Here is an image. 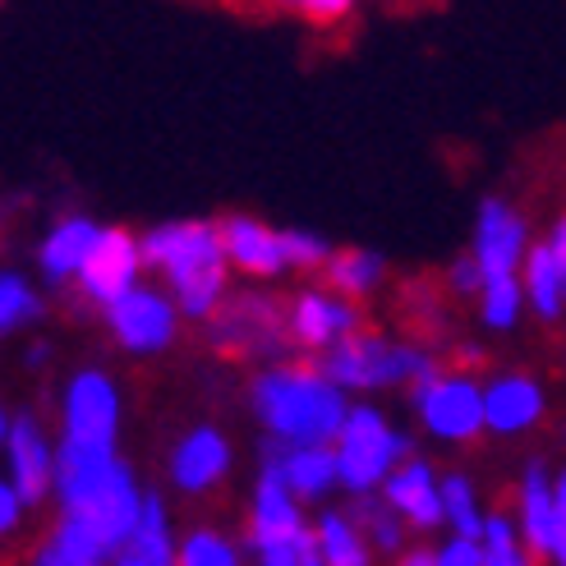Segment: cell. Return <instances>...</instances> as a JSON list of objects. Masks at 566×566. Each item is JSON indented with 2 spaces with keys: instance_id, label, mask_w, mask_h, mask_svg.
<instances>
[{
  "instance_id": "obj_26",
  "label": "cell",
  "mask_w": 566,
  "mask_h": 566,
  "mask_svg": "<svg viewBox=\"0 0 566 566\" xmlns=\"http://www.w3.org/2000/svg\"><path fill=\"white\" fill-rule=\"evenodd\" d=\"M346 516L355 521V530L364 534V544L387 553V557H406V525L396 521V512L382 502V497H350Z\"/></svg>"
},
{
  "instance_id": "obj_13",
  "label": "cell",
  "mask_w": 566,
  "mask_h": 566,
  "mask_svg": "<svg viewBox=\"0 0 566 566\" xmlns=\"http://www.w3.org/2000/svg\"><path fill=\"white\" fill-rule=\"evenodd\" d=\"M231 461H235L231 438H226L217 423H193V429H185L176 438L171 457H166V479H171L176 493L203 497L231 474Z\"/></svg>"
},
{
  "instance_id": "obj_14",
  "label": "cell",
  "mask_w": 566,
  "mask_h": 566,
  "mask_svg": "<svg viewBox=\"0 0 566 566\" xmlns=\"http://www.w3.org/2000/svg\"><path fill=\"white\" fill-rule=\"evenodd\" d=\"M474 263L484 272V281H502V276H521L525 253H530V221L506 208L502 198H484V208L474 217Z\"/></svg>"
},
{
  "instance_id": "obj_33",
  "label": "cell",
  "mask_w": 566,
  "mask_h": 566,
  "mask_svg": "<svg viewBox=\"0 0 566 566\" xmlns=\"http://www.w3.org/2000/svg\"><path fill=\"white\" fill-rule=\"evenodd\" d=\"M253 566H323V553H318L314 530H308L304 539H295V544H281V548L253 553Z\"/></svg>"
},
{
  "instance_id": "obj_1",
  "label": "cell",
  "mask_w": 566,
  "mask_h": 566,
  "mask_svg": "<svg viewBox=\"0 0 566 566\" xmlns=\"http://www.w3.org/2000/svg\"><path fill=\"white\" fill-rule=\"evenodd\" d=\"M249 406L268 438L281 447H336L350 419L346 391L327 382L314 359L259 369L249 382Z\"/></svg>"
},
{
  "instance_id": "obj_39",
  "label": "cell",
  "mask_w": 566,
  "mask_h": 566,
  "mask_svg": "<svg viewBox=\"0 0 566 566\" xmlns=\"http://www.w3.org/2000/svg\"><path fill=\"white\" fill-rule=\"evenodd\" d=\"M553 497H557V521H562V530H566V470L553 474Z\"/></svg>"
},
{
  "instance_id": "obj_31",
  "label": "cell",
  "mask_w": 566,
  "mask_h": 566,
  "mask_svg": "<svg viewBox=\"0 0 566 566\" xmlns=\"http://www.w3.org/2000/svg\"><path fill=\"white\" fill-rule=\"evenodd\" d=\"M525 314V286L521 276H502V281H484V291H479V318L484 327L493 332H512Z\"/></svg>"
},
{
  "instance_id": "obj_12",
  "label": "cell",
  "mask_w": 566,
  "mask_h": 566,
  "mask_svg": "<svg viewBox=\"0 0 566 566\" xmlns=\"http://www.w3.org/2000/svg\"><path fill=\"white\" fill-rule=\"evenodd\" d=\"M314 530L304 521V502H295V493L281 484V474L272 465H259V484L249 497V525H244V553H263V548H281L295 544Z\"/></svg>"
},
{
  "instance_id": "obj_4",
  "label": "cell",
  "mask_w": 566,
  "mask_h": 566,
  "mask_svg": "<svg viewBox=\"0 0 566 566\" xmlns=\"http://www.w3.org/2000/svg\"><path fill=\"white\" fill-rule=\"evenodd\" d=\"M332 451H336V479H342L350 497H369L374 489L387 484L396 465L419 457L415 438L391 429V419L378 406H350V419Z\"/></svg>"
},
{
  "instance_id": "obj_11",
  "label": "cell",
  "mask_w": 566,
  "mask_h": 566,
  "mask_svg": "<svg viewBox=\"0 0 566 566\" xmlns=\"http://www.w3.org/2000/svg\"><path fill=\"white\" fill-rule=\"evenodd\" d=\"M6 461H10V484L23 497L28 512L46 506L55 497V438H46L42 419L33 410H19L10 423V442H6Z\"/></svg>"
},
{
  "instance_id": "obj_19",
  "label": "cell",
  "mask_w": 566,
  "mask_h": 566,
  "mask_svg": "<svg viewBox=\"0 0 566 566\" xmlns=\"http://www.w3.org/2000/svg\"><path fill=\"white\" fill-rule=\"evenodd\" d=\"M263 465H272L281 474V484L295 493V502H318L342 484V479H336V451L332 447H281L268 438Z\"/></svg>"
},
{
  "instance_id": "obj_18",
  "label": "cell",
  "mask_w": 566,
  "mask_h": 566,
  "mask_svg": "<svg viewBox=\"0 0 566 566\" xmlns=\"http://www.w3.org/2000/svg\"><path fill=\"white\" fill-rule=\"evenodd\" d=\"M516 525H521V539L534 557H548L557 553V544L566 539V530L557 521V497H553V470L544 461H530L521 470V489H516Z\"/></svg>"
},
{
  "instance_id": "obj_35",
  "label": "cell",
  "mask_w": 566,
  "mask_h": 566,
  "mask_svg": "<svg viewBox=\"0 0 566 566\" xmlns=\"http://www.w3.org/2000/svg\"><path fill=\"white\" fill-rule=\"evenodd\" d=\"M23 516H28L23 497L14 493V484H10V479H0V544H6V539H14V534L23 530Z\"/></svg>"
},
{
  "instance_id": "obj_17",
  "label": "cell",
  "mask_w": 566,
  "mask_h": 566,
  "mask_svg": "<svg viewBox=\"0 0 566 566\" xmlns=\"http://www.w3.org/2000/svg\"><path fill=\"white\" fill-rule=\"evenodd\" d=\"M548 396L534 374H497L484 382V429L497 438H521L544 419Z\"/></svg>"
},
{
  "instance_id": "obj_41",
  "label": "cell",
  "mask_w": 566,
  "mask_h": 566,
  "mask_svg": "<svg viewBox=\"0 0 566 566\" xmlns=\"http://www.w3.org/2000/svg\"><path fill=\"white\" fill-rule=\"evenodd\" d=\"M10 423H14V419H10V410L0 406V451H6V442H10Z\"/></svg>"
},
{
  "instance_id": "obj_5",
  "label": "cell",
  "mask_w": 566,
  "mask_h": 566,
  "mask_svg": "<svg viewBox=\"0 0 566 566\" xmlns=\"http://www.w3.org/2000/svg\"><path fill=\"white\" fill-rule=\"evenodd\" d=\"M410 410L419 415L423 433L451 447H465L479 433H489L484 429V382L465 369H442L433 382L410 387Z\"/></svg>"
},
{
  "instance_id": "obj_24",
  "label": "cell",
  "mask_w": 566,
  "mask_h": 566,
  "mask_svg": "<svg viewBox=\"0 0 566 566\" xmlns=\"http://www.w3.org/2000/svg\"><path fill=\"white\" fill-rule=\"evenodd\" d=\"M28 566H111V553L97 548L83 530L55 521V530L46 539H38V548L28 553Z\"/></svg>"
},
{
  "instance_id": "obj_34",
  "label": "cell",
  "mask_w": 566,
  "mask_h": 566,
  "mask_svg": "<svg viewBox=\"0 0 566 566\" xmlns=\"http://www.w3.org/2000/svg\"><path fill=\"white\" fill-rule=\"evenodd\" d=\"M447 286L457 291V295L479 300V291H484V272H479L474 253H461V259H451V268H447Z\"/></svg>"
},
{
  "instance_id": "obj_27",
  "label": "cell",
  "mask_w": 566,
  "mask_h": 566,
  "mask_svg": "<svg viewBox=\"0 0 566 566\" xmlns=\"http://www.w3.org/2000/svg\"><path fill=\"white\" fill-rule=\"evenodd\" d=\"M42 318H46V304L33 281L14 268H0V336H14Z\"/></svg>"
},
{
  "instance_id": "obj_22",
  "label": "cell",
  "mask_w": 566,
  "mask_h": 566,
  "mask_svg": "<svg viewBox=\"0 0 566 566\" xmlns=\"http://www.w3.org/2000/svg\"><path fill=\"white\" fill-rule=\"evenodd\" d=\"M521 286H525V304H530L544 323H557V318L566 314V272H562V263L548 253V244H534V249L525 253Z\"/></svg>"
},
{
  "instance_id": "obj_20",
  "label": "cell",
  "mask_w": 566,
  "mask_h": 566,
  "mask_svg": "<svg viewBox=\"0 0 566 566\" xmlns=\"http://www.w3.org/2000/svg\"><path fill=\"white\" fill-rule=\"evenodd\" d=\"M102 240V226L93 217H61L46 231L42 249H38V263H42V276H46V286H74L83 263H88V253L97 249Z\"/></svg>"
},
{
  "instance_id": "obj_29",
  "label": "cell",
  "mask_w": 566,
  "mask_h": 566,
  "mask_svg": "<svg viewBox=\"0 0 566 566\" xmlns=\"http://www.w3.org/2000/svg\"><path fill=\"white\" fill-rule=\"evenodd\" d=\"M176 566H244V544H235L217 525H193L176 544Z\"/></svg>"
},
{
  "instance_id": "obj_3",
  "label": "cell",
  "mask_w": 566,
  "mask_h": 566,
  "mask_svg": "<svg viewBox=\"0 0 566 566\" xmlns=\"http://www.w3.org/2000/svg\"><path fill=\"white\" fill-rule=\"evenodd\" d=\"M323 378L336 382L342 391H378V387H423L442 374V359L423 346H410V342H391L382 332H355L350 342H342L336 350L318 355L314 359Z\"/></svg>"
},
{
  "instance_id": "obj_30",
  "label": "cell",
  "mask_w": 566,
  "mask_h": 566,
  "mask_svg": "<svg viewBox=\"0 0 566 566\" xmlns=\"http://www.w3.org/2000/svg\"><path fill=\"white\" fill-rule=\"evenodd\" d=\"M479 548H484V566H539V557H534L521 539L516 516H506V512H489Z\"/></svg>"
},
{
  "instance_id": "obj_38",
  "label": "cell",
  "mask_w": 566,
  "mask_h": 566,
  "mask_svg": "<svg viewBox=\"0 0 566 566\" xmlns=\"http://www.w3.org/2000/svg\"><path fill=\"white\" fill-rule=\"evenodd\" d=\"M401 566H438V548H406Z\"/></svg>"
},
{
  "instance_id": "obj_16",
  "label": "cell",
  "mask_w": 566,
  "mask_h": 566,
  "mask_svg": "<svg viewBox=\"0 0 566 566\" xmlns=\"http://www.w3.org/2000/svg\"><path fill=\"white\" fill-rule=\"evenodd\" d=\"M217 231H221L226 263H231L235 272H244L249 281H276V276L291 272L286 244H281V231H272L268 221L244 217V212H231V217L217 221Z\"/></svg>"
},
{
  "instance_id": "obj_6",
  "label": "cell",
  "mask_w": 566,
  "mask_h": 566,
  "mask_svg": "<svg viewBox=\"0 0 566 566\" xmlns=\"http://www.w3.org/2000/svg\"><path fill=\"white\" fill-rule=\"evenodd\" d=\"M120 387L106 369H78L61 391V433L74 447H120Z\"/></svg>"
},
{
  "instance_id": "obj_15",
  "label": "cell",
  "mask_w": 566,
  "mask_h": 566,
  "mask_svg": "<svg viewBox=\"0 0 566 566\" xmlns=\"http://www.w3.org/2000/svg\"><path fill=\"white\" fill-rule=\"evenodd\" d=\"M378 497L396 512V521H401L406 530H419V534H429V530H442L447 525V512H442V474L415 457V461H401L391 474H387V484L378 489Z\"/></svg>"
},
{
  "instance_id": "obj_32",
  "label": "cell",
  "mask_w": 566,
  "mask_h": 566,
  "mask_svg": "<svg viewBox=\"0 0 566 566\" xmlns=\"http://www.w3.org/2000/svg\"><path fill=\"white\" fill-rule=\"evenodd\" d=\"M281 244H286V263H291V272L300 268V272H327V263H332V244L323 240V235H314V231H281Z\"/></svg>"
},
{
  "instance_id": "obj_40",
  "label": "cell",
  "mask_w": 566,
  "mask_h": 566,
  "mask_svg": "<svg viewBox=\"0 0 566 566\" xmlns=\"http://www.w3.org/2000/svg\"><path fill=\"white\" fill-rule=\"evenodd\" d=\"M23 364H28V369H42V364H51V350H46V346L38 342L33 350H28V355H23Z\"/></svg>"
},
{
  "instance_id": "obj_21",
  "label": "cell",
  "mask_w": 566,
  "mask_h": 566,
  "mask_svg": "<svg viewBox=\"0 0 566 566\" xmlns=\"http://www.w3.org/2000/svg\"><path fill=\"white\" fill-rule=\"evenodd\" d=\"M176 530H171V506L161 493L144 497V516H138L129 544L111 557V566H176Z\"/></svg>"
},
{
  "instance_id": "obj_8",
  "label": "cell",
  "mask_w": 566,
  "mask_h": 566,
  "mask_svg": "<svg viewBox=\"0 0 566 566\" xmlns=\"http://www.w3.org/2000/svg\"><path fill=\"white\" fill-rule=\"evenodd\" d=\"M212 346L226 355H276L291 346L286 332V308L268 295H231L221 304V314L208 323Z\"/></svg>"
},
{
  "instance_id": "obj_36",
  "label": "cell",
  "mask_w": 566,
  "mask_h": 566,
  "mask_svg": "<svg viewBox=\"0 0 566 566\" xmlns=\"http://www.w3.org/2000/svg\"><path fill=\"white\" fill-rule=\"evenodd\" d=\"M438 566H484V548H479L474 539H451L438 548Z\"/></svg>"
},
{
  "instance_id": "obj_23",
  "label": "cell",
  "mask_w": 566,
  "mask_h": 566,
  "mask_svg": "<svg viewBox=\"0 0 566 566\" xmlns=\"http://www.w3.org/2000/svg\"><path fill=\"white\" fill-rule=\"evenodd\" d=\"M382 276H387V263H382V253H374V249H336L327 272H323L327 291H336L350 304L369 300L382 286Z\"/></svg>"
},
{
  "instance_id": "obj_25",
  "label": "cell",
  "mask_w": 566,
  "mask_h": 566,
  "mask_svg": "<svg viewBox=\"0 0 566 566\" xmlns=\"http://www.w3.org/2000/svg\"><path fill=\"white\" fill-rule=\"evenodd\" d=\"M314 539H318L323 566H374V548L364 544V534L346 512H323L314 521Z\"/></svg>"
},
{
  "instance_id": "obj_28",
  "label": "cell",
  "mask_w": 566,
  "mask_h": 566,
  "mask_svg": "<svg viewBox=\"0 0 566 566\" xmlns=\"http://www.w3.org/2000/svg\"><path fill=\"white\" fill-rule=\"evenodd\" d=\"M442 512H447V525H451V534L457 539H484V521H489V512L479 506V493H474V484H470V474H461V470H451V474H442Z\"/></svg>"
},
{
  "instance_id": "obj_10",
  "label": "cell",
  "mask_w": 566,
  "mask_h": 566,
  "mask_svg": "<svg viewBox=\"0 0 566 566\" xmlns=\"http://www.w3.org/2000/svg\"><path fill=\"white\" fill-rule=\"evenodd\" d=\"M148 263H144V240H138L134 231H125V226H102V240L97 249L88 253V263H83L78 272V295H88L97 308H111L116 300H125L129 291L144 286Z\"/></svg>"
},
{
  "instance_id": "obj_37",
  "label": "cell",
  "mask_w": 566,
  "mask_h": 566,
  "mask_svg": "<svg viewBox=\"0 0 566 566\" xmlns=\"http://www.w3.org/2000/svg\"><path fill=\"white\" fill-rule=\"evenodd\" d=\"M300 14L308 23H342L350 14V0H304Z\"/></svg>"
},
{
  "instance_id": "obj_42",
  "label": "cell",
  "mask_w": 566,
  "mask_h": 566,
  "mask_svg": "<svg viewBox=\"0 0 566 566\" xmlns=\"http://www.w3.org/2000/svg\"><path fill=\"white\" fill-rule=\"evenodd\" d=\"M553 566H566V539L557 544V553H553Z\"/></svg>"
},
{
  "instance_id": "obj_7",
  "label": "cell",
  "mask_w": 566,
  "mask_h": 566,
  "mask_svg": "<svg viewBox=\"0 0 566 566\" xmlns=\"http://www.w3.org/2000/svg\"><path fill=\"white\" fill-rule=\"evenodd\" d=\"M286 332H291V346L304 355H327L342 342H350L355 332H364V314L359 304L342 300L327 286H304L291 295L286 304Z\"/></svg>"
},
{
  "instance_id": "obj_2",
  "label": "cell",
  "mask_w": 566,
  "mask_h": 566,
  "mask_svg": "<svg viewBox=\"0 0 566 566\" xmlns=\"http://www.w3.org/2000/svg\"><path fill=\"white\" fill-rule=\"evenodd\" d=\"M138 240H144V263L166 276V295L176 300L180 318L212 323L231 300V263L217 221H161Z\"/></svg>"
},
{
  "instance_id": "obj_9",
  "label": "cell",
  "mask_w": 566,
  "mask_h": 566,
  "mask_svg": "<svg viewBox=\"0 0 566 566\" xmlns=\"http://www.w3.org/2000/svg\"><path fill=\"white\" fill-rule=\"evenodd\" d=\"M102 318L116 336V346L129 355H161L166 346H176L180 332V308L166 291L138 286L125 300H116L111 308H102Z\"/></svg>"
}]
</instances>
